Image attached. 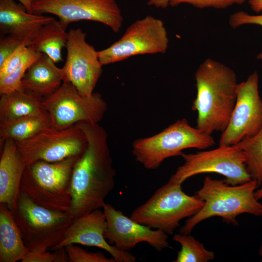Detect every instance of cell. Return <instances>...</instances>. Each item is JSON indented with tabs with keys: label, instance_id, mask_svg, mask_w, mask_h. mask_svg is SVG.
Listing matches in <instances>:
<instances>
[{
	"label": "cell",
	"instance_id": "obj_1",
	"mask_svg": "<svg viewBox=\"0 0 262 262\" xmlns=\"http://www.w3.org/2000/svg\"><path fill=\"white\" fill-rule=\"evenodd\" d=\"M84 132L87 145L74 167L70 186L71 206L67 212L73 219L103 208L115 187V170L108 135L98 123L76 124Z\"/></svg>",
	"mask_w": 262,
	"mask_h": 262
},
{
	"label": "cell",
	"instance_id": "obj_2",
	"mask_svg": "<svg viewBox=\"0 0 262 262\" xmlns=\"http://www.w3.org/2000/svg\"><path fill=\"white\" fill-rule=\"evenodd\" d=\"M196 97L192 109L197 113L196 127L209 134L223 132L227 127L237 98L239 82L235 72L208 58L195 74Z\"/></svg>",
	"mask_w": 262,
	"mask_h": 262
},
{
	"label": "cell",
	"instance_id": "obj_3",
	"mask_svg": "<svg viewBox=\"0 0 262 262\" xmlns=\"http://www.w3.org/2000/svg\"><path fill=\"white\" fill-rule=\"evenodd\" d=\"M258 187L253 180L246 183L231 185L225 180L205 178L203 185L196 195L204 201L202 208L186 221L180 233L190 234L203 221L214 217H221L227 224L237 226L236 217L243 213L262 216V203L255 196Z\"/></svg>",
	"mask_w": 262,
	"mask_h": 262
},
{
	"label": "cell",
	"instance_id": "obj_4",
	"mask_svg": "<svg viewBox=\"0 0 262 262\" xmlns=\"http://www.w3.org/2000/svg\"><path fill=\"white\" fill-rule=\"evenodd\" d=\"M81 156L54 162L38 161L26 165L20 191L33 202L46 208L68 212L72 201V175L75 163Z\"/></svg>",
	"mask_w": 262,
	"mask_h": 262
},
{
	"label": "cell",
	"instance_id": "obj_5",
	"mask_svg": "<svg viewBox=\"0 0 262 262\" xmlns=\"http://www.w3.org/2000/svg\"><path fill=\"white\" fill-rule=\"evenodd\" d=\"M215 144L212 135L179 119L153 136L137 139L132 144L135 160L146 169L158 168L166 159L180 156L187 148L207 149Z\"/></svg>",
	"mask_w": 262,
	"mask_h": 262
},
{
	"label": "cell",
	"instance_id": "obj_6",
	"mask_svg": "<svg viewBox=\"0 0 262 262\" xmlns=\"http://www.w3.org/2000/svg\"><path fill=\"white\" fill-rule=\"evenodd\" d=\"M11 211L24 245L31 252L52 250L74 219L67 212L50 210L34 203L21 191Z\"/></svg>",
	"mask_w": 262,
	"mask_h": 262
},
{
	"label": "cell",
	"instance_id": "obj_7",
	"mask_svg": "<svg viewBox=\"0 0 262 262\" xmlns=\"http://www.w3.org/2000/svg\"><path fill=\"white\" fill-rule=\"evenodd\" d=\"M181 185L168 181L146 202L135 209L130 217L168 235L173 234L182 219L195 214L204 204L203 200L196 195L189 196L185 193Z\"/></svg>",
	"mask_w": 262,
	"mask_h": 262
},
{
	"label": "cell",
	"instance_id": "obj_8",
	"mask_svg": "<svg viewBox=\"0 0 262 262\" xmlns=\"http://www.w3.org/2000/svg\"><path fill=\"white\" fill-rule=\"evenodd\" d=\"M184 162L168 181L182 184L187 179L199 174L215 173L223 176L229 184L236 185L251 180L246 164V156L236 145L219 146L216 148L194 153L182 152Z\"/></svg>",
	"mask_w": 262,
	"mask_h": 262
},
{
	"label": "cell",
	"instance_id": "obj_9",
	"mask_svg": "<svg viewBox=\"0 0 262 262\" xmlns=\"http://www.w3.org/2000/svg\"><path fill=\"white\" fill-rule=\"evenodd\" d=\"M52 127L63 130L81 122L93 124L100 122L107 109V104L101 95H81L69 81L64 80L59 88L43 99Z\"/></svg>",
	"mask_w": 262,
	"mask_h": 262
},
{
	"label": "cell",
	"instance_id": "obj_10",
	"mask_svg": "<svg viewBox=\"0 0 262 262\" xmlns=\"http://www.w3.org/2000/svg\"><path fill=\"white\" fill-rule=\"evenodd\" d=\"M168 44L163 21L148 16L133 22L118 40L98 53L103 66L137 55L164 53Z\"/></svg>",
	"mask_w": 262,
	"mask_h": 262
},
{
	"label": "cell",
	"instance_id": "obj_11",
	"mask_svg": "<svg viewBox=\"0 0 262 262\" xmlns=\"http://www.w3.org/2000/svg\"><path fill=\"white\" fill-rule=\"evenodd\" d=\"M16 143L26 165L38 161L54 162L81 156L87 145L85 135L76 125L63 130L51 127L29 139Z\"/></svg>",
	"mask_w": 262,
	"mask_h": 262
},
{
	"label": "cell",
	"instance_id": "obj_12",
	"mask_svg": "<svg viewBox=\"0 0 262 262\" xmlns=\"http://www.w3.org/2000/svg\"><path fill=\"white\" fill-rule=\"evenodd\" d=\"M32 11L56 15L66 29L71 23L85 20L101 23L117 33L123 21L115 0H35Z\"/></svg>",
	"mask_w": 262,
	"mask_h": 262
},
{
	"label": "cell",
	"instance_id": "obj_13",
	"mask_svg": "<svg viewBox=\"0 0 262 262\" xmlns=\"http://www.w3.org/2000/svg\"><path fill=\"white\" fill-rule=\"evenodd\" d=\"M262 128V100L259 75L255 71L238 83L237 98L229 124L222 132L219 146L235 145L255 135Z\"/></svg>",
	"mask_w": 262,
	"mask_h": 262
},
{
	"label": "cell",
	"instance_id": "obj_14",
	"mask_svg": "<svg viewBox=\"0 0 262 262\" xmlns=\"http://www.w3.org/2000/svg\"><path fill=\"white\" fill-rule=\"evenodd\" d=\"M67 33L64 80L70 82L81 95L90 96L102 72L98 51L86 41V33L80 28Z\"/></svg>",
	"mask_w": 262,
	"mask_h": 262
},
{
	"label": "cell",
	"instance_id": "obj_15",
	"mask_svg": "<svg viewBox=\"0 0 262 262\" xmlns=\"http://www.w3.org/2000/svg\"><path fill=\"white\" fill-rule=\"evenodd\" d=\"M102 208L107 223L105 237L118 249L129 251L141 242L159 252L169 247L168 235L164 231L136 222L111 204L106 203Z\"/></svg>",
	"mask_w": 262,
	"mask_h": 262
},
{
	"label": "cell",
	"instance_id": "obj_16",
	"mask_svg": "<svg viewBox=\"0 0 262 262\" xmlns=\"http://www.w3.org/2000/svg\"><path fill=\"white\" fill-rule=\"evenodd\" d=\"M107 227L105 214L100 209L73 219L64 236L52 250L71 244L96 246L108 252L115 262H134L136 258L128 251L121 250L106 241Z\"/></svg>",
	"mask_w": 262,
	"mask_h": 262
},
{
	"label": "cell",
	"instance_id": "obj_17",
	"mask_svg": "<svg viewBox=\"0 0 262 262\" xmlns=\"http://www.w3.org/2000/svg\"><path fill=\"white\" fill-rule=\"evenodd\" d=\"M0 203L12 210L20 192L22 178L26 167L15 141L7 139L0 144Z\"/></svg>",
	"mask_w": 262,
	"mask_h": 262
},
{
	"label": "cell",
	"instance_id": "obj_18",
	"mask_svg": "<svg viewBox=\"0 0 262 262\" xmlns=\"http://www.w3.org/2000/svg\"><path fill=\"white\" fill-rule=\"evenodd\" d=\"M53 17L28 13L14 0H0V35L15 34L31 38L40 27Z\"/></svg>",
	"mask_w": 262,
	"mask_h": 262
},
{
	"label": "cell",
	"instance_id": "obj_19",
	"mask_svg": "<svg viewBox=\"0 0 262 262\" xmlns=\"http://www.w3.org/2000/svg\"><path fill=\"white\" fill-rule=\"evenodd\" d=\"M44 53L28 69L21 81V88L43 98L55 92L64 80L63 68Z\"/></svg>",
	"mask_w": 262,
	"mask_h": 262
},
{
	"label": "cell",
	"instance_id": "obj_20",
	"mask_svg": "<svg viewBox=\"0 0 262 262\" xmlns=\"http://www.w3.org/2000/svg\"><path fill=\"white\" fill-rule=\"evenodd\" d=\"M29 252L12 211L0 203V262L22 261Z\"/></svg>",
	"mask_w": 262,
	"mask_h": 262
},
{
	"label": "cell",
	"instance_id": "obj_21",
	"mask_svg": "<svg viewBox=\"0 0 262 262\" xmlns=\"http://www.w3.org/2000/svg\"><path fill=\"white\" fill-rule=\"evenodd\" d=\"M44 98L23 90L0 95V123L8 122L47 111Z\"/></svg>",
	"mask_w": 262,
	"mask_h": 262
},
{
	"label": "cell",
	"instance_id": "obj_22",
	"mask_svg": "<svg viewBox=\"0 0 262 262\" xmlns=\"http://www.w3.org/2000/svg\"><path fill=\"white\" fill-rule=\"evenodd\" d=\"M67 34L59 21L53 18L33 33L29 46L58 63L62 61V50L66 46Z\"/></svg>",
	"mask_w": 262,
	"mask_h": 262
},
{
	"label": "cell",
	"instance_id": "obj_23",
	"mask_svg": "<svg viewBox=\"0 0 262 262\" xmlns=\"http://www.w3.org/2000/svg\"><path fill=\"white\" fill-rule=\"evenodd\" d=\"M51 127L50 117L47 111L14 120L0 123V143L2 144L7 139L15 142L23 141Z\"/></svg>",
	"mask_w": 262,
	"mask_h": 262
},
{
	"label": "cell",
	"instance_id": "obj_24",
	"mask_svg": "<svg viewBox=\"0 0 262 262\" xmlns=\"http://www.w3.org/2000/svg\"><path fill=\"white\" fill-rule=\"evenodd\" d=\"M235 145L244 152L247 170L259 187L262 184V128L255 135Z\"/></svg>",
	"mask_w": 262,
	"mask_h": 262
},
{
	"label": "cell",
	"instance_id": "obj_25",
	"mask_svg": "<svg viewBox=\"0 0 262 262\" xmlns=\"http://www.w3.org/2000/svg\"><path fill=\"white\" fill-rule=\"evenodd\" d=\"M173 241L181 246L174 262H207L215 257L213 251L206 249L203 244L190 234H175Z\"/></svg>",
	"mask_w": 262,
	"mask_h": 262
},
{
	"label": "cell",
	"instance_id": "obj_26",
	"mask_svg": "<svg viewBox=\"0 0 262 262\" xmlns=\"http://www.w3.org/2000/svg\"><path fill=\"white\" fill-rule=\"evenodd\" d=\"M41 54L32 46H28L23 56L13 70L9 74L0 79V95L22 90V78L28 69L39 58Z\"/></svg>",
	"mask_w": 262,
	"mask_h": 262
},
{
	"label": "cell",
	"instance_id": "obj_27",
	"mask_svg": "<svg viewBox=\"0 0 262 262\" xmlns=\"http://www.w3.org/2000/svg\"><path fill=\"white\" fill-rule=\"evenodd\" d=\"M71 262H115L113 258H108L101 252H88L76 244L65 247Z\"/></svg>",
	"mask_w": 262,
	"mask_h": 262
},
{
	"label": "cell",
	"instance_id": "obj_28",
	"mask_svg": "<svg viewBox=\"0 0 262 262\" xmlns=\"http://www.w3.org/2000/svg\"><path fill=\"white\" fill-rule=\"evenodd\" d=\"M30 39L12 34L0 35V66L21 45L27 43L29 46Z\"/></svg>",
	"mask_w": 262,
	"mask_h": 262
},
{
	"label": "cell",
	"instance_id": "obj_29",
	"mask_svg": "<svg viewBox=\"0 0 262 262\" xmlns=\"http://www.w3.org/2000/svg\"><path fill=\"white\" fill-rule=\"evenodd\" d=\"M53 253L49 252H29L22 262H66L69 259L66 250L64 248L55 250Z\"/></svg>",
	"mask_w": 262,
	"mask_h": 262
},
{
	"label": "cell",
	"instance_id": "obj_30",
	"mask_svg": "<svg viewBox=\"0 0 262 262\" xmlns=\"http://www.w3.org/2000/svg\"><path fill=\"white\" fill-rule=\"evenodd\" d=\"M229 23L233 29L246 25H256L262 27V14L250 15L244 11L237 12L230 16ZM256 58L262 61V51L257 55Z\"/></svg>",
	"mask_w": 262,
	"mask_h": 262
},
{
	"label": "cell",
	"instance_id": "obj_31",
	"mask_svg": "<svg viewBox=\"0 0 262 262\" xmlns=\"http://www.w3.org/2000/svg\"><path fill=\"white\" fill-rule=\"evenodd\" d=\"M183 3H188L199 8L212 7L224 9L237 4V0H171L170 5L176 6Z\"/></svg>",
	"mask_w": 262,
	"mask_h": 262
},
{
	"label": "cell",
	"instance_id": "obj_32",
	"mask_svg": "<svg viewBox=\"0 0 262 262\" xmlns=\"http://www.w3.org/2000/svg\"><path fill=\"white\" fill-rule=\"evenodd\" d=\"M28 46L24 43L18 47L0 66V79L9 74L19 62Z\"/></svg>",
	"mask_w": 262,
	"mask_h": 262
},
{
	"label": "cell",
	"instance_id": "obj_33",
	"mask_svg": "<svg viewBox=\"0 0 262 262\" xmlns=\"http://www.w3.org/2000/svg\"><path fill=\"white\" fill-rule=\"evenodd\" d=\"M171 0H148L147 4L157 8H165L170 4Z\"/></svg>",
	"mask_w": 262,
	"mask_h": 262
},
{
	"label": "cell",
	"instance_id": "obj_34",
	"mask_svg": "<svg viewBox=\"0 0 262 262\" xmlns=\"http://www.w3.org/2000/svg\"><path fill=\"white\" fill-rule=\"evenodd\" d=\"M248 4L251 9L256 13L262 11V0H248Z\"/></svg>",
	"mask_w": 262,
	"mask_h": 262
},
{
	"label": "cell",
	"instance_id": "obj_35",
	"mask_svg": "<svg viewBox=\"0 0 262 262\" xmlns=\"http://www.w3.org/2000/svg\"><path fill=\"white\" fill-rule=\"evenodd\" d=\"M24 6L27 11L33 13L32 5L35 0H18Z\"/></svg>",
	"mask_w": 262,
	"mask_h": 262
},
{
	"label": "cell",
	"instance_id": "obj_36",
	"mask_svg": "<svg viewBox=\"0 0 262 262\" xmlns=\"http://www.w3.org/2000/svg\"><path fill=\"white\" fill-rule=\"evenodd\" d=\"M255 196L258 200L262 198V187L255 191Z\"/></svg>",
	"mask_w": 262,
	"mask_h": 262
},
{
	"label": "cell",
	"instance_id": "obj_37",
	"mask_svg": "<svg viewBox=\"0 0 262 262\" xmlns=\"http://www.w3.org/2000/svg\"><path fill=\"white\" fill-rule=\"evenodd\" d=\"M259 253L261 257V262H262V243L259 248Z\"/></svg>",
	"mask_w": 262,
	"mask_h": 262
},
{
	"label": "cell",
	"instance_id": "obj_38",
	"mask_svg": "<svg viewBox=\"0 0 262 262\" xmlns=\"http://www.w3.org/2000/svg\"><path fill=\"white\" fill-rule=\"evenodd\" d=\"M246 0H237V4H242Z\"/></svg>",
	"mask_w": 262,
	"mask_h": 262
}]
</instances>
